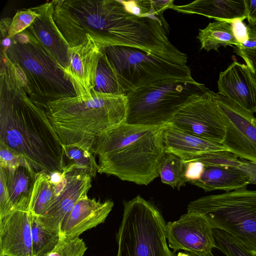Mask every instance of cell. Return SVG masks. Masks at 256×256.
<instances>
[{"instance_id":"4316f807","label":"cell","mask_w":256,"mask_h":256,"mask_svg":"<svg viewBox=\"0 0 256 256\" xmlns=\"http://www.w3.org/2000/svg\"><path fill=\"white\" fill-rule=\"evenodd\" d=\"M186 162L177 156L166 152L160 165L159 176L162 182L178 189L185 186Z\"/></svg>"},{"instance_id":"5bb4252c","label":"cell","mask_w":256,"mask_h":256,"mask_svg":"<svg viewBox=\"0 0 256 256\" xmlns=\"http://www.w3.org/2000/svg\"><path fill=\"white\" fill-rule=\"evenodd\" d=\"M0 256H33L29 211L15 209L0 218Z\"/></svg>"},{"instance_id":"7c38bea8","label":"cell","mask_w":256,"mask_h":256,"mask_svg":"<svg viewBox=\"0 0 256 256\" xmlns=\"http://www.w3.org/2000/svg\"><path fill=\"white\" fill-rule=\"evenodd\" d=\"M166 236L174 252L179 250L202 254L216 248L212 228L202 214L187 212L166 224Z\"/></svg>"},{"instance_id":"3957f363","label":"cell","mask_w":256,"mask_h":256,"mask_svg":"<svg viewBox=\"0 0 256 256\" xmlns=\"http://www.w3.org/2000/svg\"><path fill=\"white\" fill-rule=\"evenodd\" d=\"M45 110L62 144L92 152L100 133L125 123L127 98L93 90L90 98L60 99L48 103Z\"/></svg>"},{"instance_id":"d6986e66","label":"cell","mask_w":256,"mask_h":256,"mask_svg":"<svg viewBox=\"0 0 256 256\" xmlns=\"http://www.w3.org/2000/svg\"><path fill=\"white\" fill-rule=\"evenodd\" d=\"M162 139L166 152L173 154L186 162L204 154L228 151L222 143L188 133L170 123L163 130Z\"/></svg>"},{"instance_id":"d590c367","label":"cell","mask_w":256,"mask_h":256,"mask_svg":"<svg viewBox=\"0 0 256 256\" xmlns=\"http://www.w3.org/2000/svg\"><path fill=\"white\" fill-rule=\"evenodd\" d=\"M248 25L256 26V0H244Z\"/></svg>"},{"instance_id":"8d00e7d4","label":"cell","mask_w":256,"mask_h":256,"mask_svg":"<svg viewBox=\"0 0 256 256\" xmlns=\"http://www.w3.org/2000/svg\"><path fill=\"white\" fill-rule=\"evenodd\" d=\"M237 47L248 49L256 48V26H248V40Z\"/></svg>"},{"instance_id":"74e56055","label":"cell","mask_w":256,"mask_h":256,"mask_svg":"<svg viewBox=\"0 0 256 256\" xmlns=\"http://www.w3.org/2000/svg\"><path fill=\"white\" fill-rule=\"evenodd\" d=\"M248 176L250 178V184H256V164H252L250 166Z\"/></svg>"},{"instance_id":"d4e9b609","label":"cell","mask_w":256,"mask_h":256,"mask_svg":"<svg viewBox=\"0 0 256 256\" xmlns=\"http://www.w3.org/2000/svg\"><path fill=\"white\" fill-rule=\"evenodd\" d=\"M65 168L72 167L86 171L92 178L98 172V164L94 154L76 145H63Z\"/></svg>"},{"instance_id":"7402d4cb","label":"cell","mask_w":256,"mask_h":256,"mask_svg":"<svg viewBox=\"0 0 256 256\" xmlns=\"http://www.w3.org/2000/svg\"><path fill=\"white\" fill-rule=\"evenodd\" d=\"M196 38L200 44V49L208 52H218L220 46H239L230 24L224 21L210 22L204 29H199Z\"/></svg>"},{"instance_id":"ffe728a7","label":"cell","mask_w":256,"mask_h":256,"mask_svg":"<svg viewBox=\"0 0 256 256\" xmlns=\"http://www.w3.org/2000/svg\"><path fill=\"white\" fill-rule=\"evenodd\" d=\"M184 14H196L230 24L233 20L246 18L244 0H196L184 5L174 4L171 8Z\"/></svg>"},{"instance_id":"ba28073f","label":"cell","mask_w":256,"mask_h":256,"mask_svg":"<svg viewBox=\"0 0 256 256\" xmlns=\"http://www.w3.org/2000/svg\"><path fill=\"white\" fill-rule=\"evenodd\" d=\"M101 50L126 95L138 88L160 80H195L188 66L174 64L137 48L110 46Z\"/></svg>"},{"instance_id":"9a60e30c","label":"cell","mask_w":256,"mask_h":256,"mask_svg":"<svg viewBox=\"0 0 256 256\" xmlns=\"http://www.w3.org/2000/svg\"><path fill=\"white\" fill-rule=\"evenodd\" d=\"M217 84L220 94L256 112V79L246 64L234 60L220 73Z\"/></svg>"},{"instance_id":"9c48e42d","label":"cell","mask_w":256,"mask_h":256,"mask_svg":"<svg viewBox=\"0 0 256 256\" xmlns=\"http://www.w3.org/2000/svg\"><path fill=\"white\" fill-rule=\"evenodd\" d=\"M224 126L222 144L240 158L256 164V118L220 92H212Z\"/></svg>"},{"instance_id":"f546056e","label":"cell","mask_w":256,"mask_h":256,"mask_svg":"<svg viewBox=\"0 0 256 256\" xmlns=\"http://www.w3.org/2000/svg\"><path fill=\"white\" fill-rule=\"evenodd\" d=\"M86 250L80 237L60 238L54 250L44 256H84Z\"/></svg>"},{"instance_id":"e575fe53","label":"cell","mask_w":256,"mask_h":256,"mask_svg":"<svg viewBox=\"0 0 256 256\" xmlns=\"http://www.w3.org/2000/svg\"><path fill=\"white\" fill-rule=\"evenodd\" d=\"M230 24L236 39L240 46L248 40V25H246L240 19L233 20Z\"/></svg>"},{"instance_id":"e0dca14e","label":"cell","mask_w":256,"mask_h":256,"mask_svg":"<svg viewBox=\"0 0 256 256\" xmlns=\"http://www.w3.org/2000/svg\"><path fill=\"white\" fill-rule=\"evenodd\" d=\"M39 16L26 29L53 57L63 72L66 68L70 47L53 18L52 1L38 6Z\"/></svg>"},{"instance_id":"d6a6232c","label":"cell","mask_w":256,"mask_h":256,"mask_svg":"<svg viewBox=\"0 0 256 256\" xmlns=\"http://www.w3.org/2000/svg\"><path fill=\"white\" fill-rule=\"evenodd\" d=\"M14 208L8 192L5 182L0 176V218L13 211Z\"/></svg>"},{"instance_id":"5b68a950","label":"cell","mask_w":256,"mask_h":256,"mask_svg":"<svg viewBox=\"0 0 256 256\" xmlns=\"http://www.w3.org/2000/svg\"><path fill=\"white\" fill-rule=\"evenodd\" d=\"M187 212L202 214L212 228L220 230L256 256V190L247 188L190 202Z\"/></svg>"},{"instance_id":"f35d334b","label":"cell","mask_w":256,"mask_h":256,"mask_svg":"<svg viewBox=\"0 0 256 256\" xmlns=\"http://www.w3.org/2000/svg\"><path fill=\"white\" fill-rule=\"evenodd\" d=\"M190 256H214L212 252L202 253V254H195L189 252Z\"/></svg>"},{"instance_id":"ab89813d","label":"cell","mask_w":256,"mask_h":256,"mask_svg":"<svg viewBox=\"0 0 256 256\" xmlns=\"http://www.w3.org/2000/svg\"></svg>"},{"instance_id":"8fae6325","label":"cell","mask_w":256,"mask_h":256,"mask_svg":"<svg viewBox=\"0 0 256 256\" xmlns=\"http://www.w3.org/2000/svg\"><path fill=\"white\" fill-rule=\"evenodd\" d=\"M63 178L54 184V194L48 212L40 218L49 230L60 233L64 219L81 196L86 194L92 187V177L84 170L72 167L63 171Z\"/></svg>"},{"instance_id":"30bf717a","label":"cell","mask_w":256,"mask_h":256,"mask_svg":"<svg viewBox=\"0 0 256 256\" xmlns=\"http://www.w3.org/2000/svg\"><path fill=\"white\" fill-rule=\"evenodd\" d=\"M212 91L199 95L179 110L169 122L197 136L222 143L224 126Z\"/></svg>"},{"instance_id":"1f68e13d","label":"cell","mask_w":256,"mask_h":256,"mask_svg":"<svg viewBox=\"0 0 256 256\" xmlns=\"http://www.w3.org/2000/svg\"><path fill=\"white\" fill-rule=\"evenodd\" d=\"M186 162L184 178L186 182L190 183L200 180L204 172L205 164L198 160Z\"/></svg>"},{"instance_id":"836d02e7","label":"cell","mask_w":256,"mask_h":256,"mask_svg":"<svg viewBox=\"0 0 256 256\" xmlns=\"http://www.w3.org/2000/svg\"><path fill=\"white\" fill-rule=\"evenodd\" d=\"M234 52L245 62L256 79V48H244L234 46Z\"/></svg>"},{"instance_id":"4fadbf2b","label":"cell","mask_w":256,"mask_h":256,"mask_svg":"<svg viewBox=\"0 0 256 256\" xmlns=\"http://www.w3.org/2000/svg\"><path fill=\"white\" fill-rule=\"evenodd\" d=\"M102 54L101 48L88 35L82 44L68 48V65L64 72L72 85L76 96L86 98L92 96Z\"/></svg>"},{"instance_id":"603a6c76","label":"cell","mask_w":256,"mask_h":256,"mask_svg":"<svg viewBox=\"0 0 256 256\" xmlns=\"http://www.w3.org/2000/svg\"><path fill=\"white\" fill-rule=\"evenodd\" d=\"M54 194V186L50 175L44 172H38L30 200V213L40 217L44 216L52 202Z\"/></svg>"},{"instance_id":"8992f818","label":"cell","mask_w":256,"mask_h":256,"mask_svg":"<svg viewBox=\"0 0 256 256\" xmlns=\"http://www.w3.org/2000/svg\"><path fill=\"white\" fill-rule=\"evenodd\" d=\"M210 89L196 80H166L128 94L125 123L158 126L169 123L186 105Z\"/></svg>"},{"instance_id":"83f0119b","label":"cell","mask_w":256,"mask_h":256,"mask_svg":"<svg viewBox=\"0 0 256 256\" xmlns=\"http://www.w3.org/2000/svg\"><path fill=\"white\" fill-rule=\"evenodd\" d=\"M94 90L102 94L126 96L116 74L103 52L98 63Z\"/></svg>"},{"instance_id":"2e32d148","label":"cell","mask_w":256,"mask_h":256,"mask_svg":"<svg viewBox=\"0 0 256 256\" xmlns=\"http://www.w3.org/2000/svg\"><path fill=\"white\" fill-rule=\"evenodd\" d=\"M114 206L110 200L100 202L84 195L63 222L60 238H76L87 230L104 223Z\"/></svg>"},{"instance_id":"ac0fdd59","label":"cell","mask_w":256,"mask_h":256,"mask_svg":"<svg viewBox=\"0 0 256 256\" xmlns=\"http://www.w3.org/2000/svg\"><path fill=\"white\" fill-rule=\"evenodd\" d=\"M38 173L21 156L8 164H0V176L5 182L15 209L29 211L30 200Z\"/></svg>"},{"instance_id":"44dd1931","label":"cell","mask_w":256,"mask_h":256,"mask_svg":"<svg viewBox=\"0 0 256 256\" xmlns=\"http://www.w3.org/2000/svg\"><path fill=\"white\" fill-rule=\"evenodd\" d=\"M190 184L205 192L220 190L228 192L247 188L250 184V179L245 172L235 166H205L200 178Z\"/></svg>"},{"instance_id":"52a82bcc","label":"cell","mask_w":256,"mask_h":256,"mask_svg":"<svg viewBox=\"0 0 256 256\" xmlns=\"http://www.w3.org/2000/svg\"><path fill=\"white\" fill-rule=\"evenodd\" d=\"M124 206L116 256H176L168 246L166 223L157 208L140 195Z\"/></svg>"},{"instance_id":"4dcf8cb0","label":"cell","mask_w":256,"mask_h":256,"mask_svg":"<svg viewBox=\"0 0 256 256\" xmlns=\"http://www.w3.org/2000/svg\"><path fill=\"white\" fill-rule=\"evenodd\" d=\"M39 16L36 7L18 10L12 18L8 34L1 35L12 38L27 29Z\"/></svg>"},{"instance_id":"7a4b0ae2","label":"cell","mask_w":256,"mask_h":256,"mask_svg":"<svg viewBox=\"0 0 256 256\" xmlns=\"http://www.w3.org/2000/svg\"><path fill=\"white\" fill-rule=\"evenodd\" d=\"M123 123L100 133L92 152L98 158V172L146 186L159 176L166 154L162 139L166 125Z\"/></svg>"},{"instance_id":"277c9868","label":"cell","mask_w":256,"mask_h":256,"mask_svg":"<svg viewBox=\"0 0 256 256\" xmlns=\"http://www.w3.org/2000/svg\"><path fill=\"white\" fill-rule=\"evenodd\" d=\"M1 48L20 84L31 100L46 110L47 104L76 96L70 82L53 57L26 30L10 38Z\"/></svg>"},{"instance_id":"484cf974","label":"cell","mask_w":256,"mask_h":256,"mask_svg":"<svg viewBox=\"0 0 256 256\" xmlns=\"http://www.w3.org/2000/svg\"><path fill=\"white\" fill-rule=\"evenodd\" d=\"M126 8L137 16L155 18L162 24L164 28L169 34V26L164 17V12L174 5V0H122Z\"/></svg>"},{"instance_id":"6da1fadb","label":"cell","mask_w":256,"mask_h":256,"mask_svg":"<svg viewBox=\"0 0 256 256\" xmlns=\"http://www.w3.org/2000/svg\"><path fill=\"white\" fill-rule=\"evenodd\" d=\"M0 76V142L24 158L38 172H63L62 144L46 110L29 98L2 56Z\"/></svg>"},{"instance_id":"cb8c5ba5","label":"cell","mask_w":256,"mask_h":256,"mask_svg":"<svg viewBox=\"0 0 256 256\" xmlns=\"http://www.w3.org/2000/svg\"><path fill=\"white\" fill-rule=\"evenodd\" d=\"M31 232L33 256H46L54 250L60 240L59 233L48 229L40 216L32 214Z\"/></svg>"},{"instance_id":"f1b7e54d","label":"cell","mask_w":256,"mask_h":256,"mask_svg":"<svg viewBox=\"0 0 256 256\" xmlns=\"http://www.w3.org/2000/svg\"><path fill=\"white\" fill-rule=\"evenodd\" d=\"M216 248L226 256H256L234 240L224 232L212 228Z\"/></svg>"}]
</instances>
